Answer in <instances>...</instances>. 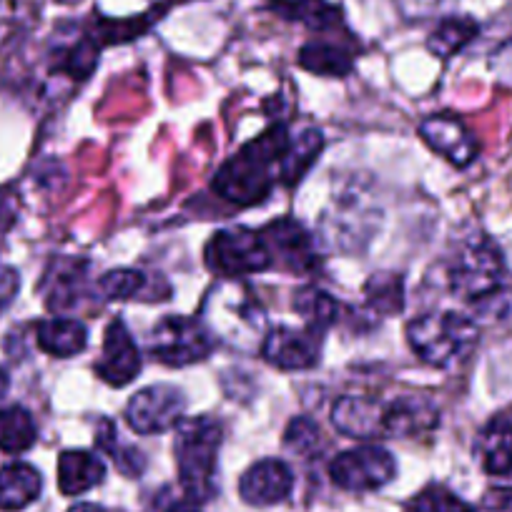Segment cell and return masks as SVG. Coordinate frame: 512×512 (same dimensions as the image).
<instances>
[{"instance_id":"cell-20","label":"cell","mask_w":512,"mask_h":512,"mask_svg":"<svg viewBox=\"0 0 512 512\" xmlns=\"http://www.w3.org/2000/svg\"><path fill=\"white\" fill-rule=\"evenodd\" d=\"M477 457L487 475L505 477L512 472V422L497 417L477 440Z\"/></svg>"},{"instance_id":"cell-16","label":"cell","mask_w":512,"mask_h":512,"mask_svg":"<svg viewBox=\"0 0 512 512\" xmlns=\"http://www.w3.org/2000/svg\"><path fill=\"white\" fill-rule=\"evenodd\" d=\"M384 402L372 397H342L332 410V422L342 435L357 437V440H372L384 437L382 432Z\"/></svg>"},{"instance_id":"cell-27","label":"cell","mask_w":512,"mask_h":512,"mask_svg":"<svg viewBox=\"0 0 512 512\" xmlns=\"http://www.w3.org/2000/svg\"><path fill=\"white\" fill-rule=\"evenodd\" d=\"M477 31H480V28H477V23L472 21V18H445V21L432 31L427 48H430L435 56L450 58L455 56V53H460L467 43L475 41Z\"/></svg>"},{"instance_id":"cell-15","label":"cell","mask_w":512,"mask_h":512,"mask_svg":"<svg viewBox=\"0 0 512 512\" xmlns=\"http://www.w3.org/2000/svg\"><path fill=\"white\" fill-rule=\"evenodd\" d=\"M440 412L427 397H397L384 405L382 432L384 437H417L435 430Z\"/></svg>"},{"instance_id":"cell-21","label":"cell","mask_w":512,"mask_h":512,"mask_svg":"<svg viewBox=\"0 0 512 512\" xmlns=\"http://www.w3.org/2000/svg\"><path fill=\"white\" fill-rule=\"evenodd\" d=\"M46 304L51 312H66L81 299L86 282V262H58L46 277Z\"/></svg>"},{"instance_id":"cell-38","label":"cell","mask_w":512,"mask_h":512,"mask_svg":"<svg viewBox=\"0 0 512 512\" xmlns=\"http://www.w3.org/2000/svg\"><path fill=\"white\" fill-rule=\"evenodd\" d=\"M8 387H11V379H8L6 369H0V400L8 395Z\"/></svg>"},{"instance_id":"cell-25","label":"cell","mask_w":512,"mask_h":512,"mask_svg":"<svg viewBox=\"0 0 512 512\" xmlns=\"http://www.w3.org/2000/svg\"><path fill=\"white\" fill-rule=\"evenodd\" d=\"M294 309L302 314V319L307 322V329H312L317 334L327 332L339 319V304L334 302V297H329L327 292H322L317 287L299 289L297 297H294Z\"/></svg>"},{"instance_id":"cell-2","label":"cell","mask_w":512,"mask_h":512,"mask_svg":"<svg viewBox=\"0 0 512 512\" xmlns=\"http://www.w3.org/2000/svg\"><path fill=\"white\" fill-rule=\"evenodd\" d=\"M206 327L211 334L229 342L241 352H254L267 339V312L246 284L221 279L204 304Z\"/></svg>"},{"instance_id":"cell-1","label":"cell","mask_w":512,"mask_h":512,"mask_svg":"<svg viewBox=\"0 0 512 512\" xmlns=\"http://www.w3.org/2000/svg\"><path fill=\"white\" fill-rule=\"evenodd\" d=\"M289 144L292 139H289L287 126L274 123L262 136L249 141L234 159L221 166L214 179L216 194L241 206L259 204L267 199L269 191L274 189L272 166L282 164Z\"/></svg>"},{"instance_id":"cell-9","label":"cell","mask_w":512,"mask_h":512,"mask_svg":"<svg viewBox=\"0 0 512 512\" xmlns=\"http://www.w3.org/2000/svg\"><path fill=\"white\" fill-rule=\"evenodd\" d=\"M186 397L174 384H151L136 392L126 407V422L139 435H161L184 420Z\"/></svg>"},{"instance_id":"cell-7","label":"cell","mask_w":512,"mask_h":512,"mask_svg":"<svg viewBox=\"0 0 512 512\" xmlns=\"http://www.w3.org/2000/svg\"><path fill=\"white\" fill-rule=\"evenodd\" d=\"M214 334L204 319L164 317L149 337L151 357L169 367H189L214 352Z\"/></svg>"},{"instance_id":"cell-12","label":"cell","mask_w":512,"mask_h":512,"mask_svg":"<svg viewBox=\"0 0 512 512\" xmlns=\"http://www.w3.org/2000/svg\"><path fill=\"white\" fill-rule=\"evenodd\" d=\"M294 490V472L282 460H262L251 465L239 482V495L244 502L267 507L284 502Z\"/></svg>"},{"instance_id":"cell-24","label":"cell","mask_w":512,"mask_h":512,"mask_svg":"<svg viewBox=\"0 0 512 512\" xmlns=\"http://www.w3.org/2000/svg\"><path fill=\"white\" fill-rule=\"evenodd\" d=\"M272 11L287 21L304 23L317 31H327L342 21L339 8L332 6L329 0H272Z\"/></svg>"},{"instance_id":"cell-11","label":"cell","mask_w":512,"mask_h":512,"mask_svg":"<svg viewBox=\"0 0 512 512\" xmlns=\"http://www.w3.org/2000/svg\"><path fill=\"white\" fill-rule=\"evenodd\" d=\"M262 354L269 364L284 372H302L319 362V334L312 329L277 327L267 334Z\"/></svg>"},{"instance_id":"cell-26","label":"cell","mask_w":512,"mask_h":512,"mask_svg":"<svg viewBox=\"0 0 512 512\" xmlns=\"http://www.w3.org/2000/svg\"><path fill=\"white\" fill-rule=\"evenodd\" d=\"M299 66L317 76H347L352 71V56L332 43H307L299 51Z\"/></svg>"},{"instance_id":"cell-36","label":"cell","mask_w":512,"mask_h":512,"mask_svg":"<svg viewBox=\"0 0 512 512\" xmlns=\"http://www.w3.org/2000/svg\"><path fill=\"white\" fill-rule=\"evenodd\" d=\"M166 512H201V510H199V502H194V500H189V497H186V500L174 502V505H171Z\"/></svg>"},{"instance_id":"cell-19","label":"cell","mask_w":512,"mask_h":512,"mask_svg":"<svg viewBox=\"0 0 512 512\" xmlns=\"http://www.w3.org/2000/svg\"><path fill=\"white\" fill-rule=\"evenodd\" d=\"M41 472L28 462H11L0 470V510L18 512L41 495Z\"/></svg>"},{"instance_id":"cell-22","label":"cell","mask_w":512,"mask_h":512,"mask_svg":"<svg viewBox=\"0 0 512 512\" xmlns=\"http://www.w3.org/2000/svg\"><path fill=\"white\" fill-rule=\"evenodd\" d=\"M38 440V427L31 412L21 405L0 407V452L21 455Z\"/></svg>"},{"instance_id":"cell-31","label":"cell","mask_w":512,"mask_h":512,"mask_svg":"<svg viewBox=\"0 0 512 512\" xmlns=\"http://www.w3.org/2000/svg\"><path fill=\"white\" fill-rule=\"evenodd\" d=\"M146 287V277L136 269H116V272H108L98 279V294L108 302L113 299H131Z\"/></svg>"},{"instance_id":"cell-33","label":"cell","mask_w":512,"mask_h":512,"mask_svg":"<svg viewBox=\"0 0 512 512\" xmlns=\"http://www.w3.org/2000/svg\"><path fill=\"white\" fill-rule=\"evenodd\" d=\"M319 442V427L314 425L309 417H297L289 422L287 435H284V445L297 455H307V452L317 450Z\"/></svg>"},{"instance_id":"cell-32","label":"cell","mask_w":512,"mask_h":512,"mask_svg":"<svg viewBox=\"0 0 512 512\" xmlns=\"http://www.w3.org/2000/svg\"><path fill=\"white\" fill-rule=\"evenodd\" d=\"M98 63V46L91 41V38H83L78 41L71 51L63 56L61 68L68 73L71 78H88L93 73Z\"/></svg>"},{"instance_id":"cell-4","label":"cell","mask_w":512,"mask_h":512,"mask_svg":"<svg viewBox=\"0 0 512 512\" xmlns=\"http://www.w3.org/2000/svg\"><path fill=\"white\" fill-rule=\"evenodd\" d=\"M224 430L214 417H189L176 425V467L186 497L206 502L216 495V462Z\"/></svg>"},{"instance_id":"cell-6","label":"cell","mask_w":512,"mask_h":512,"mask_svg":"<svg viewBox=\"0 0 512 512\" xmlns=\"http://www.w3.org/2000/svg\"><path fill=\"white\" fill-rule=\"evenodd\" d=\"M274 254L264 236L249 229H221L206 244V267L224 279L249 277L272 269Z\"/></svg>"},{"instance_id":"cell-18","label":"cell","mask_w":512,"mask_h":512,"mask_svg":"<svg viewBox=\"0 0 512 512\" xmlns=\"http://www.w3.org/2000/svg\"><path fill=\"white\" fill-rule=\"evenodd\" d=\"M36 342L51 357H76L86 349L88 329L86 324L73 317L43 319L36 329Z\"/></svg>"},{"instance_id":"cell-30","label":"cell","mask_w":512,"mask_h":512,"mask_svg":"<svg viewBox=\"0 0 512 512\" xmlns=\"http://www.w3.org/2000/svg\"><path fill=\"white\" fill-rule=\"evenodd\" d=\"M407 512H475V507L467 505L462 497H457L447 487L432 485L412 497Z\"/></svg>"},{"instance_id":"cell-35","label":"cell","mask_w":512,"mask_h":512,"mask_svg":"<svg viewBox=\"0 0 512 512\" xmlns=\"http://www.w3.org/2000/svg\"><path fill=\"white\" fill-rule=\"evenodd\" d=\"M395 3L407 21H422L440 8L442 0H395Z\"/></svg>"},{"instance_id":"cell-17","label":"cell","mask_w":512,"mask_h":512,"mask_svg":"<svg viewBox=\"0 0 512 512\" xmlns=\"http://www.w3.org/2000/svg\"><path fill=\"white\" fill-rule=\"evenodd\" d=\"M106 465L88 450H66L58 457V487L63 495H83L91 487L101 485Z\"/></svg>"},{"instance_id":"cell-3","label":"cell","mask_w":512,"mask_h":512,"mask_svg":"<svg viewBox=\"0 0 512 512\" xmlns=\"http://www.w3.org/2000/svg\"><path fill=\"white\" fill-rule=\"evenodd\" d=\"M450 289L457 299L475 304L485 314H497V304L512 302V294L505 292V259L487 236L470 239L455 256Z\"/></svg>"},{"instance_id":"cell-5","label":"cell","mask_w":512,"mask_h":512,"mask_svg":"<svg viewBox=\"0 0 512 512\" xmlns=\"http://www.w3.org/2000/svg\"><path fill=\"white\" fill-rule=\"evenodd\" d=\"M407 339L422 362L432 367H452L470 357L480 339V329L460 312L422 314L407 324Z\"/></svg>"},{"instance_id":"cell-8","label":"cell","mask_w":512,"mask_h":512,"mask_svg":"<svg viewBox=\"0 0 512 512\" xmlns=\"http://www.w3.org/2000/svg\"><path fill=\"white\" fill-rule=\"evenodd\" d=\"M329 475L334 485L347 492H372L395 480L397 462L384 447L362 445L334 457Z\"/></svg>"},{"instance_id":"cell-23","label":"cell","mask_w":512,"mask_h":512,"mask_svg":"<svg viewBox=\"0 0 512 512\" xmlns=\"http://www.w3.org/2000/svg\"><path fill=\"white\" fill-rule=\"evenodd\" d=\"M322 149H324L322 131H317V128H309V131H304L297 141H292V144H289L287 154H284L282 164H279V169H277L279 179H282L287 186L299 184V181H302V176L307 174V171L312 169L314 161L319 159Z\"/></svg>"},{"instance_id":"cell-34","label":"cell","mask_w":512,"mask_h":512,"mask_svg":"<svg viewBox=\"0 0 512 512\" xmlns=\"http://www.w3.org/2000/svg\"><path fill=\"white\" fill-rule=\"evenodd\" d=\"M18 289H21V277H18L16 269L0 267V314L16 302Z\"/></svg>"},{"instance_id":"cell-10","label":"cell","mask_w":512,"mask_h":512,"mask_svg":"<svg viewBox=\"0 0 512 512\" xmlns=\"http://www.w3.org/2000/svg\"><path fill=\"white\" fill-rule=\"evenodd\" d=\"M96 372L103 382L113 384V387H126L128 382H134L139 377L141 352L121 319H113L106 327L103 354L96 364Z\"/></svg>"},{"instance_id":"cell-14","label":"cell","mask_w":512,"mask_h":512,"mask_svg":"<svg viewBox=\"0 0 512 512\" xmlns=\"http://www.w3.org/2000/svg\"><path fill=\"white\" fill-rule=\"evenodd\" d=\"M267 244L272 254H277L294 272H312L317 267V246L312 234L299 221L282 219L267 226Z\"/></svg>"},{"instance_id":"cell-37","label":"cell","mask_w":512,"mask_h":512,"mask_svg":"<svg viewBox=\"0 0 512 512\" xmlns=\"http://www.w3.org/2000/svg\"><path fill=\"white\" fill-rule=\"evenodd\" d=\"M68 512H106V510H103V507H98V505H91V502H81V505L71 507Z\"/></svg>"},{"instance_id":"cell-28","label":"cell","mask_w":512,"mask_h":512,"mask_svg":"<svg viewBox=\"0 0 512 512\" xmlns=\"http://www.w3.org/2000/svg\"><path fill=\"white\" fill-rule=\"evenodd\" d=\"M367 304L379 314H397L405 307V282L400 274H374L364 284Z\"/></svg>"},{"instance_id":"cell-29","label":"cell","mask_w":512,"mask_h":512,"mask_svg":"<svg viewBox=\"0 0 512 512\" xmlns=\"http://www.w3.org/2000/svg\"><path fill=\"white\" fill-rule=\"evenodd\" d=\"M96 445L101 447L103 452L113 457V462L118 465V470L128 477H136L144 472V455H141L136 447H121L118 445V432L116 425L111 420H101L98 422V430H96Z\"/></svg>"},{"instance_id":"cell-13","label":"cell","mask_w":512,"mask_h":512,"mask_svg":"<svg viewBox=\"0 0 512 512\" xmlns=\"http://www.w3.org/2000/svg\"><path fill=\"white\" fill-rule=\"evenodd\" d=\"M420 136L432 151L445 156L452 166L465 169L475 161L477 141L475 136L462 126V121L452 116H432L420 123Z\"/></svg>"}]
</instances>
